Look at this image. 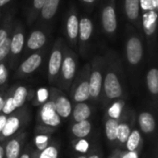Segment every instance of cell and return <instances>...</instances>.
<instances>
[{
  "label": "cell",
  "mask_w": 158,
  "mask_h": 158,
  "mask_svg": "<svg viewBox=\"0 0 158 158\" xmlns=\"http://www.w3.org/2000/svg\"><path fill=\"white\" fill-rule=\"evenodd\" d=\"M125 71L137 79L146 68L147 51L142 31L126 23L124 31V48L122 56Z\"/></svg>",
  "instance_id": "6da1fadb"
},
{
  "label": "cell",
  "mask_w": 158,
  "mask_h": 158,
  "mask_svg": "<svg viewBox=\"0 0 158 158\" xmlns=\"http://www.w3.org/2000/svg\"><path fill=\"white\" fill-rule=\"evenodd\" d=\"M104 57L106 67L101 99L104 101L122 99L125 95V69L122 56L118 51L108 49Z\"/></svg>",
  "instance_id": "7a4b0ae2"
},
{
  "label": "cell",
  "mask_w": 158,
  "mask_h": 158,
  "mask_svg": "<svg viewBox=\"0 0 158 158\" xmlns=\"http://www.w3.org/2000/svg\"><path fill=\"white\" fill-rule=\"evenodd\" d=\"M27 31L21 20L15 18L12 32L10 35L9 55L7 58V66L11 70H15L23 57L25 41Z\"/></svg>",
  "instance_id": "3957f363"
},
{
  "label": "cell",
  "mask_w": 158,
  "mask_h": 158,
  "mask_svg": "<svg viewBox=\"0 0 158 158\" xmlns=\"http://www.w3.org/2000/svg\"><path fill=\"white\" fill-rule=\"evenodd\" d=\"M99 19L103 33L109 39L115 40L118 36V4L117 0H100Z\"/></svg>",
  "instance_id": "277c9868"
},
{
  "label": "cell",
  "mask_w": 158,
  "mask_h": 158,
  "mask_svg": "<svg viewBox=\"0 0 158 158\" xmlns=\"http://www.w3.org/2000/svg\"><path fill=\"white\" fill-rule=\"evenodd\" d=\"M77 52L72 50L65 43L64 44V56L61 64V69L59 72V76L56 81L58 89L69 91L77 73H78V66H79V59H78Z\"/></svg>",
  "instance_id": "5b68a950"
},
{
  "label": "cell",
  "mask_w": 158,
  "mask_h": 158,
  "mask_svg": "<svg viewBox=\"0 0 158 158\" xmlns=\"http://www.w3.org/2000/svg\"><path fill=\"white\" fill-rule=\"evenodd\" d=\"M157 11L154 9L142 11V29L147 58L157 56Z\"/></svg>",
  "instance_id": "8992f818"
},
{
  "label": "cell",
  "mask_w": 158,
  "mask_h": 158,
  "mask_svg": "<svg viewBox=\"0 0 158 158\" xmlns=\"http://www.w3.org/2000/svg\"><path fill=\"white\" fill-rule=\"evenodd\" d=\"M94 32V24L93 19L86 13L80 15L77 52L83 59H87L90 56V51L93 45Z\"/></svg>",
  "instance_id": "52a82bcc"
},
{
  "label": "cell",
  "mask_w": 158,
  "mask_h": 158,
  "mask_svg": "<svg viewBox=\"0 0 158 158\" xmlns=\"http://www.w3.org/2000/svg\"><path fill=\"white\" fill-rule=\"evenodd\" d=\"M90 76H89V87H90V99L98 101L101 99L102 87L105 74L106 61L102 55L94 56L90 61Z\"/></svg>",
  "instance_id": "ba28073f"
},
{
  "label": "cell",
  "mask_w": 158,
  "mask_h": 158,
  "mask_svg": "<svg viewBox=\"0 0 158 158\" xmlns=\"http://www.w3.org/2000/svg\"><path fill=\"white\" fill-rule=\"evenodd\" d=\"M49 45L44 47L43 49L31 53L19 62L15 69V78L24 79L33 75L39 69L42 68L44 59L49 53Z\"/></svg>",
  "instance_id": "9c48e42d"
},
{
  "label": "cell",
  "mask_w": 158,
  "mask_h": 158,
  "mask_svg": "<svg viewBox=\"0 0 158 158\" xmlns=\"http://www.w3.org/2000/svg\"><path fill=\"white\" fill-rule=\"evenodd\" d=\"M80 15L74 3H70L66 11L64 19V35L65 42L69 48L77 52L78 33H79Z\"/></svg>",
  "instance_id": "30bf717a"
},
{
  "label": "cell",
  "mask_w": 158,
  "mask_h": 158,
  "mask_svg": "<svg viewBox=\"0 0 158 158\" xmlns=\"http://www.w3.org/2000/svg\"><path fill=\"white\" fill-rule=\"evenodd\" d=\"M65 40L62 37H58L53 43L48 53L47 63V80L51 84H56L61 64L64 56V44Z\"/></svg>",
  "instance_id": "8fae6325"
},
{
  "label": "cell",
  "mask_w": 158,
  "mask_h": 158,
  "mask_svg": "<svg viewBox=\"0 0 158 158\" xmlns=\"http://www.w3.org/2000/svg\"><path fill=\"white\" fill-rule=\"evenodd\" d=\"M90 62L86 63L82 69L77 73L71 86L70 96L74 103L87 102L90 99V87H89V76H90Z\"/></svg>",
  "instance_id": "7c38bea8"
},
{
  "label": "cell",
  "mask_w": 158,
  "mask_h": 158,
  "mask_svg": "<svg viewBox=\"0 0 158 158\" xmlns=\"http://www.w3.org/2000/svg\"><path fill=\"white\" fill-rule=\"evenodd\" d=\"M51 31V29H47L38 25H35L32 29H31L29 34L26 36L25 48L22 58H24L31 53L39 51L44 47L49 45Z\"/></svg>",
  "instance_id": "4fadbf2b"
},
{
  "label": "cell",
  "mask_w": 158,
  "mask_h": 158,
  "mask_svg": "<svg viewBox=\"0 0 158 158\" xmlns=\"http://www.w3.org/2000/svg\"><path fill=\"white\" fill-rule=\"evenodd\" d=\"M120 2V9L126 23L132 25L141 31L142 29V11L140 0H117Z\"/></svg>",
  "instance_id": "5bb4252c"
},
{
  "label": "cell",
  "mask_w": 158,
  "mask_h": 158,
  "mask_svg": "<svg viewBox=\"0 0 158 158\" xmlns=\"http://www.w3.org/2000/svg\"><path fill=\"white\" fill-rule=\"evenodd\" d=\"M61 2L62 0H45L33 25H38L52 30L54 19L56 17Z\"/></svg>",
  "instance_id": "9a60e30c"
},
{
  "label": "cell",
  "mask_w": 158,
  "mask_h": 158,
  "mask_svg": "<svg viewBox=\"0 0 158 158\" xmlns=\"http://www.w3.org/2000/svg\"><path fill=\"white\" fill-rule=\"evenodd\" d=\"M49 98L54 102L56 111L61 118H68L71 116L72 104L69 98L58 88L49 89Z\"/></svg>",
  "instance_id": "2e32d148"
},
{
  "label": "cell",
  "mask_w": 158,
  "mask_h": 158,
  "mask_svg": "<svg viewBox=\"0 0 158 158\" xmlns=\"http://www.w3.org/2000/svg\"><path fill=\"white\" fill-rule=\"evenodd\" d=\"M27 118V112L25 110H19L9 115L6 118L5 127L0 133V142L12 137L24 123L25 118Z\"/></svg>",
  "instance_id": "e0dca14e"
},
{
  "label": "cell",
  "mask_w": 158,
  "mask_h": 158,
  "mask_svg": "<svg viewBox=\"0 0 158 158\" xmlns=\"http://www.w3.org/2000/svg\"><path fill=\"white\" fill-rule=\"evenodd\" d=\"M38 116L42 124L52 129L58 127L61 123V118L57 115L54 102L50 98L45 103L41 105Z\"/></svg>",
  "instance_id": "ac0fdd59"
},
{
  "label": "cell",
  "mask_w": 158,
  "mask_h": 158,
  "mask_svg": "<svg viewBox=\"0 0 158 158\" xmlns=\"http://www.w3.org/2000/svg\"><path fill=\"white\" fill-rule=\"evenodd\" d=\"M157 56L147 58V69L145 71V85L148 94L156 98L158 94V69Z\"/></svg>",
  "instance_id": "d6986e66"
},
{
  "label": "cell",
  "mask_w": 158,
  "mask_h": 158,
  "mask_svg": "<svg viewBox=\"0 0 158 158\" xmlns=\"http://www.w3.org/2000/svg\"><path fill=\"white\" fill-rule=\"evenodd\" d=\"M16 12L17 9L14 6H9L4 11V14L0 19V44L11 35Z\"/></svg>",
  "instance_id": "ffe728a7"
},
{
  "label": "cell",
  "mask_w": 158,
  "mask_h": 158,
  "mask_svg": "<svg viewBox=\"0 0 158 158\" xmlns=\"http://www.w3.org/2000/svg\"><path fill=\"white\" fill-rule=\"evenodd\" d=\"M45 0H29L24 6V16L26 23L29 27L32 26L38 17L39 11L44 4Z\"/></svg>",
  "instance_id": "44dd1931"
},
{
  "label": "cell",
  "mask_w": 158,
  "mask_h": 158,
  "mask_svg": "<svg viewBox=\"0 0 158 158\" xmlns=\"http://www.w3.org/2000/svg\"><path fill=\"white\" fill-rule=\"evenodd\" d=\"M24 140V134L20 133L18 136L10 139L5 148V158H19L21 152V146Z\"/></svg>",
  "instance_id": "7402d4cb"
},
{
  "label": "cell",
  "mask_w": 158,
  "mask_h": 158,
  "mask_svg": "<svg viewBox=\"0 0 158 158\" xmlns=\"http://www.w3.org/2000/svg\"><path fill=\"white\" fill-rule=\"evenodd\" d=\"M10 92H11L13 102H14L17 109L21 108L24 106L26 101L30 98V94L31 93V91L29 90L28 87L23 86V85L13 86L10 89Z\"/></svg>",
  "instance_id": "603a6c76"
},
{
  "label": "cell",
  "mask_w": 158,
  "mask_h": 158,
  "mask_svg": "<svg viewBox=\"0 0 158 158\" xmlns=\"http://www.w3.org/2000/svg\"><path fill=\"white\" fill-rule=\"evenodd\" d=\"M138 123L141 131L145 134H151L156 130V119L152 113L143 111L139 115Z\"/></svg>",
  "instance_id": "cb8c5ba5"
},
{
  "label": "cell",
  "mask_w": 158,
  "mask_h": 158,
  "mask_svg": "<svg viewBox=\"0 0 158 158\" xmlns=\"http://www.w3.org/2000/svg\"><path fill=\"white\" fill-rule=\"evenodd\" d=\"M71 115L75 122L87 120L92 115L91 106L86 102L75 103V106L72 107Z\"/></svg>",
  "instance_id": "d4e9b609"
},
{
  "label": "cell",
  "mask_w": 158,
  "mask_h": 158,
  "mask_svg": "<svg viewBox=\"0 0 158 158\" xmlns=\"http://www.w3.org/2000/svg\"><path fill=\"white\" fill-rule=\"evenodd\" d=\"M91 131H92V124L88 119L80 122H75L71 128L72 134L78 139L86 138L91 133Z\"/></svg>",
  "instance_id": "484cf974"
},
{
  "label": "cell",
  "mask_w": 158,
  "mask_h": 158,
  "mask_svg": "<svg viewBox=\"0 0 158 158\" xmlns=\"http://www.w3.org/2000/svg\"><path fill=\"white\" fill-rule=\"evenodd\" d=\"M127 151H137L139 152L143 145V138L141 132L134 129L131 131L128 140L125 143Z\"/></svg>",
  "instance_id": "4316f807"
},
{
  "label": "cell",
  "mask_w": 158,
  "mask_h": 158,
  "mask_svg": "<svg viewBox=\"0 0 158 158\" xmlns=\"http://www.w3.org/2000/svg\"><path fill=\"white\" fill-rule=\"evenodd\" d=\"M118 119L108 118L106 122H105V133L106 139L110 143L116 142V137H117V131L118 127Z\"/></svg>",
  "instance_id": "83f0119b"
},
{
  "label": "cell",
  "mask_w": 158,
  "mask_h": 158,
  "mask_svg": "<svg viewBox=\"0 0 158 158\" xmlns=\"http://www.w3.org/2000/svg\"><path fill=\"white\" fill-rule=\"evenodd\" d=\"M131 131V127H130V125L128 123H126V122H119L118 123V131H117L116 141L120 145H125Z\"/></svg>",
  "instance_id": "f1b7e54d"
},
{
  "label": "cell",
  "mask_w": 158,
  "mask_h": 158,
  "mask_svg": "<svg viewBox=\"0 0 158 158\" xmlns=\"http://www.w3.org/2000/svg\"><path fill=\"white\" fill-rule=\"evenodd\" d=\"M32 158H58V148L56 144H48L44 150L37 151Z\"/></svg>",
  "instance_id": "f546056e"
},
{
  "label": "cell",
  "mask_w": 158,
  "mask_h": 158,
  "mask_svg": "<svg viewBox=\"0 0 158 158\" xmlns=\"http://www.w3.org/2000/svg\"><path fill=\"white\" fill-rule=\"evenodd\" d=\"M17 110V107L13 102V99H12V95H11V92L10 90L6 93V94L5 95V102H4V106H3V108H2V114L6 115V116H8V115H11L12 113H14L15 111Z\"/></svg>",
  "instance_id": "4dcf8cb0"
},
{
  "label": "cell",
  "mask_w": 158,
  "mask_h": 158,
  "mask_svg": "<svg viewBox=\"0 0 158 158\" xmlns=\"http://www.w3.org/2000/svg\"><path fill=\"white\" fill-rule=\"evenodd\" d=\"M124 106V102L123 100H118L116 102H114V104H112V106L108 108L107 110V115L109 116V118H116L118 119L121 113H122V109Z\"/></svg>",
  "instance_id": "1f68e13d"
},
{
  "label": "cell",
  "mask_w": 158,
  "mask_h": 158,
  "mask_svg": "<svg viewBox=\"0 0 158 158\" xmlns=\"http://www.w3.org/2000/svg\"><path fill=\"white\" fill-rule=\"evenodd\" d=\"M50 135L46 134V133H40L38 135L35 136L34 139V143L36 146L37 151H42L44 150L50 143Z\"/></svg>",
  "instance_id": "d6a6232c"
},
{
  "label": "cell",
  "mask_w": 158,
  "mask_h": 158,
  "mask_svg": "<svg viewBox=\"0 0 158 158\" xmlns=\"http://www.w3.org/2000/svg\"><path fill=\"white\" fill-rule=\"evenodd\" d=\"M49 99V89L40 88L35 93V99L33 100L34 106H40Z\"/></svg>",
  "instance_id": "836d02e7"
},
{
  "label": "cell",
  "mask_w": 158,
  "mask_h": 158,
  "mask_svg": "<svg viewBox=\"0 0 158 158\" xmlns=\"http://www.w3.org/2000/svg\"><path fill=\"white\" fill-rule=\"evenodd\" d=\"M8 75H9V69L7 66V60H6L0 63V87L6 85L8 80Z\"/></svg>",
  "instance_id": "e575fe53"
},
{
  "label": "cell",
  "mask_w": 158,
  "mask_h": 158,
  "mask_svg": "<svg viewBox=\"0 0 158 158\" xmlns=\"http://www.w3.org/2000/svg\"><path fill=\"white\" fill-rule=\"evenodd\" d=\"M9 46H10V36L6 38L3 44H0V63L7 60L9 55Z\"/></svg>",
  "instance_id": "d590c367"
},
{
  "label": "cell",
  "mask_w": 158,
  "mask_h": 158,
  "mask_svg": "<svg viewBox=\"0 0 158 158\" xmlns=\"http://www.w3.org/2000/svg\"><path fill=\"white\" fill-rule=\"evenodd\" d=\"M89 147H90L89 143L85 140V138H84V139H80V140L77 142V143L74 145L75 150H76L77 152L82 153V154L86 153V152L89 150Z\"/></svg>",
  "instance_id": "8d00e7d4"
},
{
  "label": "cell",
  "mask_w": 158,
  "mask_h": 158,
  "mask_svg": "<svg viewBox=\"0 0 158 158\" xmlns=\"http://www.w3.org/2000/svg\"><path fill=\"white\" fill-rule=\"evenodd\" d=\"M79 1L89 11L93 10L96 6V5L100 2V0H79Z\"/></svg>",
  "instance_id": "74e56055"
},
{
  "label": "cell",
  "mask_w": 158,
  "mask_h": 158,
  "mask_svg": "<svg viewBox=\"0 0 158 158\" xmlns=\"http://www.w3.org/2000/svg\"><path fill=\"white\" fill-rule=\"evenodd\" d=\"M118 158H139V152L137 151H119Z\"/></svg>",
  "instance_id": "f35d334b"
},
{
  "label": "cell",
  "mask_w": 158,
  "mask_h": 158,
  "mask_svg": "<svg viewBox=\"0 0 158 158\" xmlns=\"http://www.w3.org/2000/svg\"><path fill=\"white\" fill-rule=\"evenodd\" d=\"M13 1L14 0H0V10L6 9V7H8Z\"/></svg>",
  "instance_id": "ab89813d"
},
{
  "label": "cell",
  "mask_w": 158,
  "mask_h": 158,
  "mask_svg": "<svg viewBox=\"0 0 158 158\" xmlns=\"http://www.w3.org/2000/svg\"><path fill=\"white\" fill-rule=\"evenodd\" d=\"M6 118H7V116H6V115H4V114H1V115H0V133H1V131H3L4 127H5Z\"/></svg>",
  "instance_id": "60d3db41"
},
{
  "label": "cell",
  "mask_w": 158,
  "mask_h": 158,
  "mask_svg": "<svg viewBox=\"0 0 158 158\" xmlns=\"http://www.w3.org/2000/svg\"><path fill=\"white\" fill-rule=\"evenodd\" d=\"M4 102H5V94L0 93V113L2 111V108H3V106H4Z\"/></svg>",
  "instance_id": "b9f144b4"
},
{
  "label": "cell",
  "mask_w": 158,
  "mask_h": 158,
  "mask_svg": "<svg viewBox=\"0 0 158 158\" xmlns=\"http://www.w3.org/2000/svg\"><path fill=\"white\" fill-rule=\"evenodd\" d=\"M0 158H5V148L2 144H0Z\"/></svg>",
  "instance_id": "7bdbcfd3"
},
{
  "label": "cell",
  "mask_w": 158,
  "mask_h": 158,
  "mask_svg": "<svg viewBox=\"0 0 158 158\" xmlns=\"http://www.w3.org/2000/svg\"><path fill=\"white\" fill-rule=\"evenodd\" d=\"M19 158H31V155L30 153H23Z\"/></svg>",
  "instance_id": "ee69618b"
},
{
  "label": "cell",
  "mask_w": 158,
  "mask_h": 158,
  "mask_svg": "<svg viewBox=\"0 0 158 158\" xmlns=\"http://www.w3.org/2000/svg\"><path fill=\"white\" fill-rule=\"evenodd\" d=\"M87 158H101V156H99V154H97V153H94V154H92L90 156H88Z\"/></svg>",
  "instance_id": "f6af8a7d"
},
{
  "label": "cell",
  "mask_w": 158,
  "mask_h": 158,
  "mask_svg": "<svg viewBox=\"0 0 158 158\" xmlns=\"http://www.w3.org/2000/svg\"><path fill=\"white\" fill-rule=\"evenodd\" d=\"M118 156H119V151H116L115 153L112 154L110 158H118Z\"/></svg>",
  "instance_id": "bcb514c9"
},
{
  "label": "cell",
  "mask_w": 158,
  "mask_h": 158,
  "mask_svg": "<svg viewBox=\"0 0 158 158\" xmlns=\"http://www.w3.org/2000/svg\"><path fill=\"white\" fill-rule=\"evenodd\" d=\"M6 9H3V10H0V19H1V18H2V16H3V14H4V11H5Z\"/></svg>",
  "instance_id": "7dc6e473"
},
{
  "label": "cell",
  "mask_w": 158,
  "mask_h": 158,
  "mask_svg": "<svg viewBox=\"0 0 158 158\" xmlns=\"http://www.w3.org/2000/svg\"><path fill=\"white\" fill-rule=\"evenodd\" d=\"M77 158H87L86 156H78Z\"/></svg>",
  "instance_id": "c3c4849f"
}]
</instances>
